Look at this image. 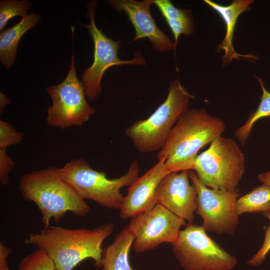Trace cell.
<instances>
[{
    "label": "cell",
    "mask_w": 270,
    "mask_h": 270,
    "mask_svg": "<svg viewBox=\"0 0 270 270\" xmlns=\"http://www.w3.org/2000/svg\"><path fill=\"white\" fill-rule=\"evenodd\" d=\"M16 163L8 155L6 150L0 148V182L5 186L9 182V174L15 167Z\"/></svg>",
    "instance_id": "obj_26"
},
{
    "label": "cell",
    "mask_w": 270,
    "mask_h": 270,
    "mask_svg": "<svg viewBox=\"0 0 270 270\" xmlns=\"http://www.w3.org/2000/svg\"><path fill=\"white\" fill-rule=\"evenodd\" d=\"M56 170L84 200L104 208L120 210L124 198L120 189L130 186L138 177L139 164L134 160L124 174L112 179L108 178L106 172L94 170L82 158L72 160Z\"/></svg>",
    "instance_id": "obj_4"
},
{
    "label": "cell",
    "mask_w": 270,
    "mask_h": 270,
    "mask_svg": "<svg viewBox=\"0 0 270 270\" xmlns=\"http://www.w3.org/2000/svg\"><path fill=\"white\" fill-rule=\"evenodd\" d=\"M0 94V114H2L5 106L10 103V100L4 94L2 93L1 92Z\"/></svg>",
    "instance_id": "obj_29"
},
{
    "label": "cell",
    "mask_w": 270,
    "mask_h": 270,
    "mask_svg": "<svg viewBox=\"0 0 270 270\" xmlns=\"http://www.w3.org/2000/svg\"><path fill=\"white\" fill-rule=\"evenodd\" d=\"M202 226L188 223L172 244V252L185 270H231L236 257L222 248Z\"/></svg>",
    "instance_id": "obj_7"
},
{
    "label": "cell",
    "mask_w": 270,
    "mask_h": 270,
    "mask_svg": "<svg viewBox=\"0 0 270 270\" xmlns=\"http://www.w3.org/2000/svg\"><path fill=\"white\" fill-rule=\"evenodd\" d=\"M134 240L128 225L118 234L110 244L103 248L101 267L102 270H135L130 264L129 253Z\"/></svg>",
    "instance_id": "obj_17"
},
{
    "label": "cell",
    "mask_w": 270,
    "mask_h": 270,
    "mask_svg": "<svg viewBox=\"0 0 270 270\" xmlns=\"http://www.w3.org/2000/svg\"><path fill=\"white\" fill-rule=\"evenodd\" d=\"M19 188L22 198L37 206L44 228L50 226L52 220L59 222L68 212L82 217L90 212L89 205L60 176L56 167L24 174Z\"/></svg>",
    "instance_id": "obj_3"
},
{
    "label": "cell",
    "mask_w": 270,
    "mask_h": 270,
    "mask_svg": "<svg viewBox=\"0 0 270 270\" xmlns=\"http://www.w3.org/2000/svg\"><path fill=\"white\" fill-rule=\"evenodd\" d=\"M168 27L172 30L174 38L176 48L178 38L181 34L188 36L191 34L194 28L193 18L186 20H165Z\"/></svg>",
    "instance_id": "obj_24"
},
{
    "label": "cell",
    "mask_w": 270,
    "mask_h": 270,
    "mask_svg": "<svg viewBox=\"0 0 270 270\" xmlns=\"http://www.w3.org/2000/svg\"><path fill=\"white\" fill-rule=\"evenodd\" d=\"M12 252L11 248L6 246L3 242H0V270H12L8 263V258Z\"/></svg>",
    "instance_id": "obj_27"
},
{
    "label": "cell",
    "mask_w": 270,
    "mask_h": 270,
    "mask_svg": "<svg viewBox=\"0 0 270 270\" xmlns=\"http://www.w3.org/2000/svg\"><path fill=\"white\" fill-rule=\"evenodd\" d=\"M236 210L238 216L270 211V186L262 184L238 198Z\"/></svg>",
    "instance_id": "obj_18"
},
{
    "label": "cell",
    "mask_w": 270,
    "mask_h": 270,
    "mask_svg": "<svg viewBox=\"0 0 270 270\" xmlns=\"http://www.w3.org/2000/svg\"><path fill=\"white\" fill-rule=\"evenodd\" d=\"M40 16L32 12L18 24L4 30L0 34V60L6 69L14 64L17 48L22 36L40 22Z\"/></svg>",
    "instance_id": "obj_16"
},
{
    "label": "cell",
    "mask_w": 270,
    "mask_h": 270,
    "mask_svg": "<svg viewBox=\"0 0 270 270\" xmlns=\"http://www.w3.org/2000/svg\"><path fill=\"white\" fill-rule=\"evenodd\" d=\"M190 180L189 170L170 172L163 178L156 190L157 203L188 223L194 220L197 198L196 189Z\"/></svg>",
    "instance_id": "obj_12"
},
{
    "label": "cell",
    "mask_w": 270,
    "mask_h": 270,
    "mask_svg": "<svg viewBox=\"0 0 270 270\" xmlns=\"http://www.w3.org/2000/svg\"><path fill=\"white\" fill-rule=\"evenodd\" d=\"M109 4L116 10L123 11L135 30L131 42L146 38L159 52L176 50L174 42L157 26L150 12L152 0H110Z\"/></svg>",
    "instance_id": "obj_13"
},
{
    "label": "cell",
    "mask_w": 270,
    "mask_h": 270,
    "mask_svg": "<svg viewBox=\"0 0 270 270\" xmlns=\"http://www.w3.org/2000/svg\"><path fill=\"white\" fill-rule=\"evenodd\" d=\"M263 215L268 218L270 224L266 230L264 241L262 247L248 262V264L252 266L261 264L270 251V211L264 212Z\"/></svg>",
    "instance_id": "obj_25"
},
{
    "label": "cell",
    "mask_w": 270,
    "mask_h": 270,
    "mask_svg": "<svg viewBox=\"0 0 270 270\" xmlns=\"http://www.w3.org/2000/svg\"><path fill=\"white\" fill-rule=\"evenodd\" d=\"M258 179L262 184L270 186V170L260 174Z\"/></svg>",
    "instance_id": "obj_28"
},
{
    "label": "cell",
    "mask_w": 270,
    "mask_h": 270,
    "mask_svg": "<svg viewBox=\"0 0 270 270\" xmlns=\"http://www.w3.org/2000/svg\"><path fill=\"white\" fill-rule=\"evenodd\" d=\"M226 125L204 108H188L180 116L158 154L169 172L193 170L198 151L222 136Z\"/></svg>",
    "instance_id": "obj_2"
},
{
    "label": "cell",
    "mask_w": 270,
    "mask_h": 270,
    "mask_svg": "<svg viewBox=\"0 0 270 270\" xmlns=\"http://www.w3.org/2000/svg\"><path fill=\"white\" fill-rule=\"evenodd\" d=\"M114 229V224L110 222L92 229L50 226L31 233L24 242L44 250L53 262L56 270H74L87 258H92L96 267L101 268L102 243Z\"/></svg>",
    "instance_id": "obj_1"
},
{
    "label": "cell",
    "mask_w": 270,
    "mask_h": 270,
    "mask_svg": "<svg viewBox=\"0 0 270 270\" xmlns=\"http://www.w3.org/2000/svg\"><path fill=\"white\" fill-rule=\"evenodd\" d=\"M153 4L158 8L165 20L192 18L190 10L178 8L169 0H154Z\"/></svg>",
    "instance_id": "obj_22"
},
{
    "label": "cell",
    "mask_w": 270,
    "mask_h": 270,
    "mask_svg": "<svg viewBox=\"0 0 270 270\" xmlns=\"http://www.w3.org/2000/svg\"><path fill=\"white\" fill-rule=\"evenodd\" d=\"M96 4L95 0L88 2L86 16L90 19V23L81 24L88 30L94 44L93 63L83 72L81 76V82L86 96L90 101L95 100L100 94L102 91L101 80L108 68L123 64H146L145 60L138 51L134 58L130 60H122L118 58L120 40H114L108 38L96 24L94 12Z\"/></svg>",
    "instance_id": "obj_9"
},
{
    "label": "cell",
    "mask_w": 270,
    "mask_h": 270,
    "mask_svg": "<svg viewBox=\"0 0 270 270\" xmlns=\"http://www.w3.org/2000/svg\"><path fill=\"white\" fill-rule=\"evenodd\" d=\"M204 2L216 12L226 25V35L218 48L224 52L222 57V64L230 62L233 60L240 58H258L252 54H242L237 53L233 46L232 40L234 30L238 16L244 12L250 9L252 0H234L228 6H223L210 0H204Z\"/></svg>",
    "instance_id": "obj_15"
},
{
    "label": "cell",
    "mask_w": 270,
    "mask_h": 270,
    "mask_svg": "<svg viewBox=\"0 0 270 270\" xmlns=\"http://www.w3.org/2000/svg\"><path fill=\"white\" fill-rule=\"evenodd\" d=\"M169 172L164 162L159 160L143 175L138 176L127 190L120 207V216L124 219L146 212L157 203L156 190Z\"/></svg>",
    "instance_id": "obj_14"
},
{
    "label": "cell",
    "mask_w": 270,
    "mask_h": 270,
    "mask_svg": "<svg viewBox=\"0 0 270 270\" xmlns=\"http://www.w3.org/2000/svg\"><path fill=\"white\" fill-rule=\"evenodd\" d=\"M192 170L208 188L235 190L245 171L244 155L233 139L220 136L197 156Z\"/></svg>",
    "instance_id": "obj_6"
},
{
    "label": "cell",
    "mask_w": 270,
    "mask_h": 270,
    "mask_svg": "<svg viewBox=\"0 0 270 270\" xmlns=\"http://www.w3.org/2000/svg\"><path fill=\"white\" fill-rule=\"evenodd\" d=\"M255 77L261 86L262 95L256 111L252 112L244 124L235 130L234 136L242 145L246 142L254 124L262 118L270 117V92L264 87L262 80L256 76Z\"/></svg>",
    "instance_id": "obj_19"
},
{
    "label": "cell",
    "mask_w": 270,
    "mask_h": 270,
    "mask_svg": "<svg viewBox=\"0 0 270 270\" xmlns=\"http://www.w3.org/2000/svg\"><path fill=\"white\" fill-rule=\"evenodd\" d=\"M46 90L52 100V105L48 108L46 121L52 126L65 128L81 126L96 112L87 102L82 83L77 78L73 55L64 80L48 86Z\"/></svg>",
    "instance_id": "obj_8"
},
{
    "label": "cell",
    "mask_w": 270,
    "mask_h": 270,
    "mask_svg": "<svg viewBox=\"0 0 270 270\" xmlns=\"http://www.w3.org/2000/svg\"><path fill=\"white\" fill-rule=\"evenodd\" d=\"M189 177L197 192L196 212L202 218L201 226L206 231L232 234L238 224L236 210L238 189L226 190L208 188L191 170Z\"/></svg>",
    "instance_id": "obj_10"
},
{
    "label": "cell",
    "mask_w": 270,
    "mask_h": 270,
    "mask_svg": "<svg viewBox=\"0 0 270 270\" xmlns=\"http://www.w3.org/2000/svg\"><path fill=\"white\" fill-rule=\"evenodd\" d=\"M23 137V134L12 124L0 120V148L6 150L10 146L18 144L22 141Z\"/></svg>",
    "instance_id": "obj_23"
},
{
    "label": "cell",
    "mask_w": 270,
    "mask_h": 270,
    "mask_svg": "<svg viewBox=\"0 0 270 270\" xmlns=\"http://www.w3.org/2000/svg\"><path fill=\"white\" fill-rule=\"evenodd\" d=\"M186 224V220L157 204L152 209L130 218L128 225L134 237L133 249L140 254L164 242L172 244Z\"/></svg>",
    "instance_id": "obj_11"
},
{
    "label": "cell",
    "mask_w": 270,
    "mask_h": 270,
    "mask_svg": "<svg viewBox=\"0 0 270 270\" xmlns=\"http://www.w3.org/2000/svg\"><path fill=\"white\" fill-rule=\"evenodd\" d=\"M31 3L27 0H1L0 1V31L4 30L8 20L16 16L24 18Z\"/></svg>",
    "instance_id": "obj_20"
},
{
    "label": "cell",
    "mask_w": 270,
    "mask_h": 270,
    "mask_svg": "<svg viewBox=\"0 0 270 270\" xmlns=\"http://www.w3.org/2000/svg\"><path fill=\"white\" fill-rule=\"evenodd\" d=\"M18 270H56V268L47 254L38 248L20 260Z\"/></svg>",
    "instance_id": "obj_21"
},
{
    "label": "cell",
    "mask_w": 270,
    "mask_h": 270,
    "mask_svg": "<svg viewBox=\"0 0 270 270\" xmlns=\"http://www.w3.org/2000/svg\"><path fill=\"white\" fill-rule=\"evenodd\" d=\"M194 98L178 79L172 80L166 100L148 118L128 127L126 136L139 152L150 153L160 150L178 118Z\"/></svg>",
    "instance_id": "obj_5"
}]
</instances>
